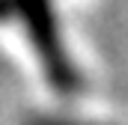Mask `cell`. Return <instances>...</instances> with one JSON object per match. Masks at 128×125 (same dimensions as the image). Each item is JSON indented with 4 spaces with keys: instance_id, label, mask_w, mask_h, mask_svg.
<instances>
[{
    "instance_id": "cell-1",
    "label": "cell",
    "mask_w": 128,
    "mask_h": 125,
    "mask_svg": "<svg viewBox=\"0 0 128 125\" xmlns=\"http://www.w3.org/2000/svg\"><path fill=\"white\" fill-rule=\"evenodd\" d=\"M21 125H113L104 119H92V116H80V113H36Z\"/></svg>"
}]
</instances>
